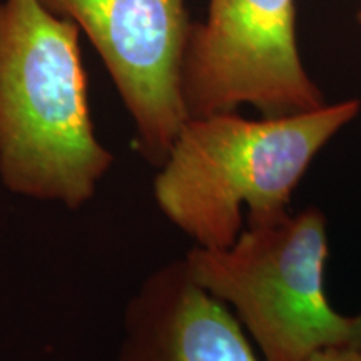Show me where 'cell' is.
Segmentation results:
<instances>
[{
	"label": "cell",
	"instance_id": "1",
	"mask_svg": "<svg viewBox=\"0 0 361 361\" xmlns=\"http://www.w3.org/2000/svg\"><path fill=\"white\" fill-rule=\"evenodd\" d=\"M114 156L99 142L74 20L39 0L0 2V180L79 209Z\"/></svg>",
	"mask_w": 361,
	"mask_h": 361
},
{
	"label": "cell",
	"instance_id": "2",
	"mask_svg": "<svg viewBox=\"0 0 361 361\" xmlns=\"http://www.w3.org/2000/svg\"><path fill=\"white\" fill-rule=\"evenodd\" d=\"M358 99L283 117L221 112L189 119L154 179L162 214L196 246L229 247L247 226L288 218L310 164L358 116Z\"/></svg>",
	"mask_w": 361,
	"mask_h": 361
},
{
	"label": "cell",
	"instance_id": "3",
	"mask_svg": "<svg viewBox=\"0 0 361 361\" xmlns=\"http://www.w3.org/2000/svg\"><path fill=\"white\" fill-rule=\"evenodd\" d=\"M184 259L202 290L236 311L264 361L348 345L351 316L336 313L324 291L326 218L316 207L247 226L229 247L194 246Z\"/></svg>",
	"mask_w": 361,
	"mask_h": 361
},
{
	"label": "cell",
	"instance_id": "4",
	"mask_svg": "<svg viewBox=\"0 0 361 361\" xmlns=\"http://www.w3.org/2000/svg\"><path fill=\"white\" fill-rule=\"evenodd\" d=\"M183 97L189 119L243 104L263 117L326 106L301 61L295 0H209L207 19L189 29Z\"/></svg>",
	"mask_w": 361,
	"mask_h": 361
},
{
	"label": "cell",
	"instance_id": "5",
	"mask_svg": "<svg viewBox=\"0 0 361 361\" xmlns=\"http://www.w3.org/2000/svg\"><path fill=\"white\" fill-rule=\"evenodd\" d=\"M74 20L96 47L135 126V144L161 168L189 121L183 61L191 22L186 0H39Z\"/></svg>",
	"mask_w": 361,
	"mask_h": 361
},
{
	"label": "cell",
	"instance_id": "6",
	"mask_svg": "<svg viewBox=\"0 0 361 361\" xmlns=\"http://www.w3.org/2000/svg\"><path fill=\"white\" fill-rule=\"evenodd\" d=\"M117 361H261L224 303L180 258L152 271L130 298Z\"/></svg>",
	"mask_w": 361,
	"mask_h": 361
},
{
	"label": "cell",
	"instance_id": "7",
	"mask_svg": "<svg viewBox=\"0 0 361 361\" xmlns=\"http://www.w3.org/2000/svg\"><path fill=\"white\" fill-rule=\"evenodd\" d=\"M306 361H361V351L350 346H336L316 351Z\"/></svg>",
	"mask_w": 361,
	"mask_h": 361
},
{
	"label": "cell",
	"instance_id": "8",
	"mask_svg": "<svg viewBox=\"0 0 361 361\" xmlns=\"http://www.w3.org/2000/svg\"><path fill=\"white\" fill-rule=\"evenodd\" d=\"M350 348H355L361 351V313L356 316H351L350 319V338L348 345Z\"/></svg>",
	"mask_w": 361,
	"mask_h": 361
},
{
	"label": "cell",
	"instance_id": "9",
	"mask_svg": "<svg viewBox=\"0 0 361 361\" xmlns=\"http://www.w3.org/2000/svg\"><path fill=\"white\" fill-rule=\"evenodd\" d=\"M358 20L361 22V6H360V11H358Z\"/></svg>",
	"mask_w": 361,
	"mask_h": 361
}]
</instances>
